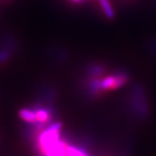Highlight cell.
<instances>
[{
    "label": "cell",
    "instance_id": "cell-1",
    "mask_svg": "<svg viewBox=\"0 0 156 156\" xmlns=\"http://www.w3.org/2000/svg\"><path fill=\"white\" fill-rule=\"evenodd\" d=\"M60 125L56 124L45 130L39 138V146L45 156H56L62 144L59 140Z\"/></svg>",
    "mask_w": 156,
    "mask_h": 156
},
{
    "label": "cell",
    "instance_id": "cell-2",
    "mask_svg": "<svg viewBox=\"0 0 156 156\" xmlns=\"http://www.w3.org/2000/svg\"><path fill=\"white\" fill-rule=\"evenodd\" d=\"M128 81V76L123 74H119L116 76H110L104 78L101 82V88L103 90L115 89L122 87Z\"/></svg>",
    "mask_w": 156,
    "mask_h": 156
},
{
    "label": "cell",
    "instance_id": "cell-3",
    "mask_svg": "<svg viewBox=\"0 0 156 156\" xmlns=\"http://www.w3.org/2000/svg\"><path fill=\"white\" fill-rule=\"evenodd\" d=\"M19 115L23 121L27 122H36V115L35 112L29 110V109H22L19 112Z\"/></svg>",
    "mask_w": 156,
    "mask_h": 156
},
{
    "label": "cell",
    "instance_id": "cell-4",
    "mask_svg": "<svg viewBox=\"0 0 156 156\" xmlns=\"http://www.w3.org/2000/svg\"><path fill=\"white\" fill-rule=\"evenodd\" d=\"M100 4L102 10L104 11L105 15L107 16V17L108 18H113L115 17V12L112 9L111 5L110 3L108 2V0H100Z\"/></svg>",
    "mask_w": 156,
    "mask_h": 156
},
{
    "label": "cell",
    "instance_id": "cell-5",
    "mask_svg": "<svg viewBox=\"0 0 156 156\" xmlns=\"http://www.w3.org/2000/svg\"><path fill=\"white\" fill-rule=\"evenodd\" d=\"M35 115L37 122H46L50 119V114L44 109H40L38 111L35 112Z\"/></svg>",
    "mask_w": 156,
    "mask_h": 156
},
{
    "label": "cell",
    "instance_id": "cell-6",
    "mask_svg": "<svg viewBox=\"0 0 156 156\" xmlns=\"http://www.w3.org/2000/svg\"><path fill=\"white\" fill-rule=\"evenodd\" d=\"M67 155L68 156H87L83 151L76 148L74 147L67 146Z\"/></svg>",
    "mask_w": 156,
    "mask_h": 156
},
{
    "label": "cell",
    "instance_id": "cell-7",
    "mask_svg": "<svg viewBox=\"0 0 156 156\" xmlns=\"http://www.w3.org/2000/svg\"><path fill=\"white\" fill-rule=\"evenodd\" d=\"M72 1L75 3H79V2H82L83 0H72Z\"/></svg>",
    "mask_w": 156,
    "mask_h": 156
}]
</instances>
